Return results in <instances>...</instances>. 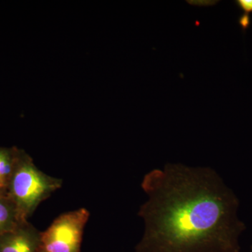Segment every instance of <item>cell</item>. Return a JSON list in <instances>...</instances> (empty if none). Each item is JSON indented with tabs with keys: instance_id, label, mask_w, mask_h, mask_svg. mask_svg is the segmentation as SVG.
<instances>
[{
	"instance_id": "obj_1",
	"label": "cell",
	"mask_w": 252,
	"mask_h": 252,
	"mask_svg": "<svg viewBox=\"0 0 252 252\" xmlns=\"http://www.w3.org/2000/svg\"><path fill=\"white\" fill-rule=\"evenodd\" d=\"M135 252H240V200L210 167L167 163L146 174Z\"/></svg>"
},
{
	"instance_id": "obj_2",
	"label": "cell",
	"mask_w": 252,
	"mask_h": 252,
	"mask_svg": "<svg viewBox=\"0 0 252 252\" xmlns=\"http://www.w3.org/2000/svg\"><path fill=\"white\" fill-rule=\"evenodd\" d=\"M62 186L61 179L41 171L24 150L17 148L14 171L6 193L23 220H28L39 205Z\"/></svg>"
},
{
	"instance_id": "obj_3",
	"label": "cell",
	"mask_w": 252,
	"mask_h": 252,
	"mask_svg": "<svg viewBox=\"0 0 252 252\" xmlns=\"http://www.w3.org/2000/svg\"><path fill=\"white\" fill-rule=\"evenodd\" d=\"M90 212L84 207L63 213L41 233L39 252H81Z\"/></svg>"
},
{
	"instance_id": "obj_4",
	"label": "cell",
	"mask_w": 252,
	"mask_h": 252,
	"mask_svg": "<svg viewBox=\"0 0 252 252\" xmlns=\"http://www.w3.org/2000/svg\"><path fill=\"white\" fill-rule=\"evenodd\" d=\"M41 231L28 220L0 236V252H39Z\"/></svg>"
},
{
	"instance_id": "obj_5",
	"label": "cell",
	"mask_w": 252,
	"mask_h": 252,
	"mask_svg": "<svg viewBox=\"0 0 252 252\" xmlns=\"http://www.w3.org/2000/svg\"><path fill=\"white\" fill-rule=\"evenodd\" d=\"M23 220L7 193H0V236L19 224Z\"/></svg>"
},
{
	"instance_id": "obj_6",
	"label": "cell",
	"mask_w": 252,
	"mask_h": 252,
	"mask_svg": "<svg viewBox=\"0 0 252 252\" xmlns=\"http://www.w3.org/2000/svg\"><path fill=\"white\" fill-rule=\"evenodd\" d=\"M17 147H0V193H6L14 171Z\"/></svg>"
},
{
	"instance_id": "obj_7",
	"label": "cell",
	"mask_w": 252,
	"mask_h": 252,
	"mask_svg": "<svg viewBox=\"0 0 252 252\" xmlns=\"http://www.w3.org/2000/svg\"><path fill=\"white\" fill-rule=\"evenodd\" d=\"M236 3L246 14L252 12V0H238Z\"/></svg>"
},
{
	"instance_id": "obj_8",
	"label": "cell",
	"mask_w": 252,
	"mask_h": 252,
	"mask_svg": "<svg viewBox=\"0 0 252 252\" xmlns=\"http://www.w3.org/2000/svg\"><path fill=\"white\" fill-rule=\"evenodd\" d=\"M240 23L244 30L247 29L249 25H250V18H249V16H247V15L242 16L240 19Z\"/></svg>"
},
{
	"instance_id": "obj_9",
	"label": "cell",
	"mask_w": 252,
	"mask_h": 252,
	"mask_svg": "<svg viewBox=\"0 0 252 252\" xmlns=\"http://www.w3.org/2000/svg\"></svg>"
}]
</instances>
